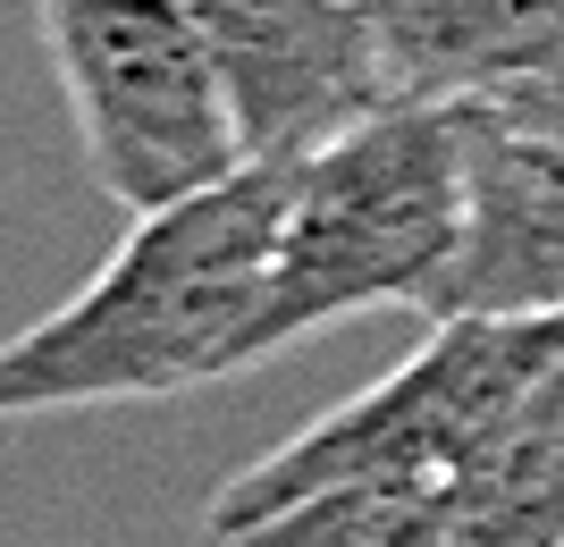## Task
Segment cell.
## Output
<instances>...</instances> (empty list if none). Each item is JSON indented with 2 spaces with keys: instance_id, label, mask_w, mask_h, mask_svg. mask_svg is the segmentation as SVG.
<instances>
[{
  "instance_id": "4",
  "label": "cell",
  "mask_w": 564,
  "mask_h": 547,
  "mask_svg": "<svg viewBox=\"0 0 564 547\" xmlns=\"http://www.w3.org/2000/svg\"><path fill=\"white\" fill-rule=\"evenodd\" d=\"M34 25L76 152L118 211H161L245 161L177 0H34Z\"/></svg>"
},
{
  "instance_id": "8",
  "label": "cell",
  "mask_w": 564,
  "mask_h": 547,
  "mask_svg": "<svg viewBox=\"0 0 564 547\" xmlns=\"http://www.w3.org/2000/svg\"><path fill=\"white\" fill-rule=\"evenodd\" d=\"M447 547H564V396L447 480Z\"/></svg>"
},
{
  "instance_id": "7",
  "label": "cell",
  "mask_w": 564,
  "mask_h": 547,
  "mask_svg": "<svg viewBox=\"0 0 564 547\" xmlns=\"http://www.w3.org/2000/svg\"><path fill=\"white\" fill-rule=\"evenodd\" d=\"M404 101H506L564 59V0H362Z\"/></svg>"
},
{
  "instance_id": "2",
  "label": "cell",
  "mask_w": 564,
  "mask_h": 547,
  "mask_svg": "<svg viewBox=\"0 0 564 547\" xmlns=\"http://www.w3.org/2000/svg\"><path fill=\"white\" fill-rule=\"evenodd\" d=\"M464 237V110L379 101L286 161L279 244L245 320V371L337 329L371 304H413L438 286Z\"/></svg>"
},
{
  "instance_id": "1",
  "label": "cell",
  "mask_w": 564,
  "mask_h": 547,
  "mask_svg": "<svg viewBox=\"0 0 564 547\" xmlns=\"http://www.w3.org/2000/svg\"><path fill=\"white\" fill-rule=\"evenodd\" d=\"M279 203L286 161H236L212 186L135 211L127 244L68 304L0 337V422L169 405L186 387L236 380Z\"/></svg>"
},
{
  "instance_id": "10",
  "label": "cell",
  "mask_w": 564,
  "mask_h": 547,
  "mask_svg": "<svg viewBox=\"0 0 564 547\" xmlns=\"http://www.w3.org/2000/svg\"><path fill=\"white\" fill-rule=\"evenodd\" d=\"M497 110H514V119H531V127H547V135H564V101H547V94H506Z\"/></svg>"
},
{
  "instance_id": "5",
  "label": "cell",
  "mask_w": 564,
  "mask_h": 547,
  "mask_svg": "<svg viewBox=\"0 0 564 547\" xmlns=\"http://www.w3.org/2000/svg\"><path fill=\"white\" fill-rule=\"evenodd\" d=\"M212 59L245 161H295L388 94L362 0H177Z\"/></svg>"
},
{
  "instance_id": "9",
  "label": "cell",
  "mask_w": 564,
  "mask_h": 547,
  "mask_svg": "<svg viewBox=\"0 0 564 547\" xmlns=\"http://www.w3.org/2000/svg\"><path fill=\"white\" fill-rule=\"evenodd\" d=\"M212 547H447V480L422 472L329 480V489H304L253 523L219 530Z\"/></svg>"
},
{
  "instance_id": "11",
  "label": "cell",
  "mask_w": 564,
  "mask_h": 547,
  "mask_svg": "<svg viewBox=\"0 0 564 547\" xmlns=\"http://www.w3.org/2000/svg\"><path fill=\"white\" fill-rule=\"evenodd\" d=\"M522 94H547V101H564V59H556V68L540 76V85H522Z\"/></svg>"
},
{
  "instance_id": "6",
  "label": "cell",
  "mask_w": 564,
  "mask_h": 547,
  "mask_svg": "<svg viewBox=\"0 0 564 547\" xmlns=\"http://www.w3.org/2000/svg\"><path fill=\"white\" fill-rule=\"evenodd\" d=\"M464 110V237L422 320H531L564 311V135L497 110Z\"/></svg>"
},
{
  "instance_id": "3",
  "label": "cell",
  "mask_w": 564,
  "mask_h": 547,
  "mask_svg": "<svg viewBox=\"0 0 564 547\" xmlns=\"http://www.w3.org/2000/svg\"><path fill=\"white\" fill-rule=\"evenodd\" d=\"M556 396H564V311H531V320H430V337L388 380L329 405L321 422H304L270 455H253L212 497L203 539L253 523V514L304 497V489H329V480H371V472L455 480L471 455H489L506 429H522Z\"/></svg>"
}]
</instances>
